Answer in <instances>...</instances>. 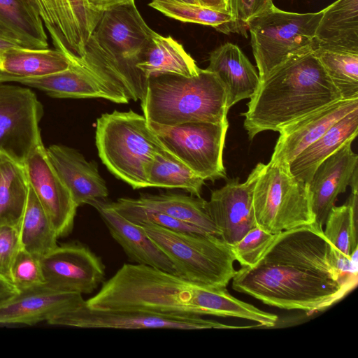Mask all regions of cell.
Wrapping results in <instances>:
<instances>
[{"instance_id":"1","label":"cell","mask_w":358,"mask_h":358,"mask_svg":"<svg viewBox=\"0 0 358 358\" xmlns=\"http://www.w3.org/2000/svg\"><path fill=\"white\" fill-rule=\"evenodd\" d=\"M357 284V261L339 255L316 222L283 231L259 260L232 278L236 291L308 314L336 303Z\"/></svg>"},{"instance_id":"2","label":"cell","mask_w":358,"mask_h":358,"mask_svg":"<svg viewBox=\"0 0 358 358\" xmlns=\"http://www.w3.org/2000/svg\"><path fill=\"white\" fill-rule=\"evenodd\" d=\"M342 99L313 50L291 56L273 69L248 103L244 128L250 140L279 131L300 117Z\"/></svg>"},{"instance_id":"3","label":"cell","mask_w":358,"mask_h":358,"mask_svg":"<svg viewBox=\"0 0 358 358\" xmlns=\"http://www.w3.org/2000/svg\"><path fill=\"white\" fill-rule=\"evenodd\" d=\"M150 266L126 264L93 296L92 309L139 310L162 315H208L212 289Z\"/></svg>"},{"instance_id":"4","label":"cell","mask_w":358,"mask_h":358,"mask_svg":"<svg viewBox=\"0 0 358 358\" xmlns=\"http://www.w3.org/2000/svg\"><path fill=\"white\" fill-rule=\"evenodd\" d=\"M141 103L148 122L159 124L228 122L225 89L217 76L206 69L192 76H150Z\"/></svg>"},{"instance_id":"5","label":"cell","mask_w":358,"mask_h":358,"mask_svg":"<svg viewBox=\"0 0 358 358\" xmlns=\"http://www.w3.org/2000/svg\"><path fill=\"white\" fill-rule=\"evenodd\" d=\"M95 143L102 163L134 189L148 187V172L164 148L144 115L129 110L102 114L96 120Z\"/></svg>"},{"instance_id":"6","label":"cell","mask_w":358,"mask_h":358,"mask_svg":"<svg viewBox=\"0 0 358 358\" xmlns=\"http://www.w3.org/2000/svg\"><path fill=\"white\" fill-rule=\"evenodd\" d=\"M173 264L176 275L207 288H224L236 273L235 257L219 236L138 224Z\"/></svg>"},{"instance_id":"7","label":"cell","mask_w":358,"mask_h":358,"mask_svg":"<svg viewBox=\"0 0 358 358\" xmlns=\"http://www.w3.org/2000/svg\"><path fill=\"white\" fill-rule=\"evenodd\" d=\"M253 208L257 225L273 234L315 222L309 185L294 176L287 164H263Z\"/></svg>"},{"instance_id":"8","label":"cell","mask_w":358,"mask_h":358,"mask_svg":"<svg viewBox=\"0 0 358 358\" xmlns=\"http://www.w3.org/2000/svg\"><path fill=\"white\" fill-rule=\"evenodd\" d=\"M323 10L298 13L275 5L247 24L260 80L294 55L313 50L314 37Z\"/></svg>"},{"instance_id":"9","label":"cell","mask_w":358,"mask_h":358,"mask_svg":"<svg viewBox=\"0 0 358 358\" xmlns=\"http://www.w3.org/2000/svg\"><path fill=\"white\" fill-rule=\"evenodd\" d=\"M148 124L162 146L204 180L227 178L223 151L228 122H189L174 126Z\"/></svg>"},{"instance_id":"10","label":"cell","mask_w":358,"mask_h":358,"mask_svg":"<svg viewBox=\"0 0 358 358\" xmlns=\"http://www.w3.org/2000/svg\"><path fill=\"white\" fill-rule=\"evenodd\" d=\"M69 60V67L64 71L13 82L41 90L54 98H100L117 103H129L130 99L113 83L91 42L87 43L83 57Z\"/></svg>"},{"instance_id":"11","label":"cell","mask_w":358,"mask_h":358,"mask_svg":"<svg viewBox=\"0 0 358 358\" xmlns=\"http://www.w3.org/2000/svg\"><path fill=\"white\" fill-rule=\"evenodd\" d=\"M48 323L85 329H175L201 330L210 329H249L250 326H234L200 315H174L139 310H108L92 309L85 303L80 307L61 314Z\"/></svg>"},{"instance_id":"12","label":"cell","mask_w":358,"mask_h":358,"mask_svg":"<svg viewBox=\"0 0 358 358\" xmlns=\"http://www.w3.org/2000/svg\"><path fill=\"white\" fill-rule=\"evenodd\" d=\"M43 106L29 88L0 83V149L23 162L42 143Z\"/></svg>"},{"instance_id":"13","label":"cell","mask_w":358,"mask_h":358,"mask_svg":"<svg viewBox=\"0 0 358 358\" xmlns=\"http://www.w3.org/2000/svg\"><path fill=\"white\" fill-rule=\"evenodd\" d=\"M57 50L69 58H81L102 15L87 0H29Z\"/></svg>"},{"instance_id":"14","label":"cell","mask_w":358,"mask_h":358,"mask_svg":"<svg viewBox=\"0 0 358 358\" xmlns=\"http://www.w3.org/2000/svg\"><path fill=\"white\" fill-rule=\"evenodd\" d=\"M41 263L45 283L60 291L91 294L104 281L101 259L79 243L57 245Z\"/></svg>"},{"instance_id":"15","label":"cell","mask_w":358,"mask_h":358,"mask_svg":"<svg viewBox=\"0 0 358 358\" xmlns=\"http://www.w3.org/2000/svg\"><path fill=\"white\" fill-rule=\"evenodd\" d=\"M263 163H258L243 182L233 178L212 192L206 201V210L220 232V238L229 245L238 241L257 227L253 208V191Z\"/></svg>"},{"instance_id":"16","label":"cell","mask_w":358,"mask_h":358,"mask_svg":"<svg viewBox=\"0 0 358 358\" xmlns=\"http://www.w3.org/2000/svg\"><path fill=\"white\" fill-rule=\"evenodd\" d=\"M28 182L51 220L59 238L73 230L78 206L50 163L43 142L23 161Z\"/></svg>"},{"instance_id":"17","label":"cell","mask_w":358,"mask_h":358,"mask_svg":"<svg viewBox=\"0 0 358 358\" xmlns=\"http://www.w3.org/2000/svg\"><path fill=\"white\" fill-rule=\"evenodd\" d=\"M155 32L131 2L103 12L92 36L115 58L136 66Z\"/></svg>"},{"instance_id":"18","label":"cell","mask_w":358,"mask_h":358,"mask_svg":"<svg viewBox=\"0 0 358 358\" xmlns=\"http://www.w3.org/2000/svg\"><path fill=\"white\" fill-rule=\"evenodd\" d=\"M81 294L63 292L43 283L22 289L0 305V324L33 325L76 309L85 303Z\"/></svg>"},{"instance_id":"19","label":"cell","mask_w":358,"mask_h":358,"mask_svg":"<svg viewBox=\"0 0 358 358\" xmlns=\"http://www.w3.org/2000/svg\"><path fill=\"white\" fill-rule=\"evenodd\" d=\"M358 108V99H340L318 108L282 127L271 160L289 164L336 122Z\"/></svg>"},{"instance_id":"20","label":"cell","mask_w":358,"mask_h":358,"mask_svg":"<svg viewBox=\"0 0 358 358\" xmlns=\"http://www.w3.org/2000/svg\"><path fill=\"white\" fill-rule=\"evenodd\" d=\"M355 138L347 141L315 171L309 185L315 222L324 225L338 194L344 193L358 170V155L352 149Z\"/></svg>"},{"instance_id":"21","label":"cell","mask_w":358,"mask_h":358,"mask_svg":"<svg viewBox=\"0 0 358 358\" xmlns=\"http://www.w3.org/2000/svg\"><path fill=\"white\" fill-rule=\"evenodd\" d=\"M46 152L78 207L106 201L108 189L95 162H88L78 150L63 145H52Z\"/></svg>"},{"instance_id":"22","label":"cell","mask_w":358,"mask_h":358,"mask_svg":"<svg viewBox=\"0 0 358 358\" xmlns=\"http://www.w3.org/2000/svg\"><path fill=\"white\" fill-rule=\"evenodd\" d=\"M92 206L97 210L111 236L130 260L176 274L171 262L141 226L122 217L106 201L95 202Z\"/></svg>"},{"instance_id":"23","label":"cell","mask_w":358,"mask_h":358,"mask_svg":"<svg viewBox=\"0 0 358 358\" xmlns=\"http://www.w3.org/2000/svg\"><path fill=\"white\" fill-rule=\"evenodd\" d=\"M207 70L214 73L227 94V109L238 101L250 99L260 79L255 66L235 44L226 43L210 53Z\"/></svg>"},{"instance_id":"24","label":"cell","mask_w":358,"mask_h":358,"mask_svg":"<svg viewBox=\"0 0 358 358\" xmlns=\"http://www.w3.org/2000/svg\"><path fill=\"white\" fill-rule=\"evenodd\" d=\"M358 53V0H337L323 9L314 49Z\"/></svg>"},{"instance_id":"25","label":"cell","mask_w":358,"mask_h":358,"mask_svg":"<svg viewBox=\"0 0 358 358\" xmlns=\"http://www.w3.org/2000/svg\"><path fill=\"white\" fill-rule=\"evenodd\" d=\"M358 133V108L336 122L289 164L292 174L309 183L318 166Z\"/></svg>"},{"instance_id":"26","label":"cell","mask_w":358,"mask_h":358,"mask_svg":"<svg viewBox=\"0 0 358 358\" xmlns=\"http://www.w3.org/2000/svg\"><path fill=\"white\" fill-rule=\"evenodd\" d=\"M69 66V59L57 49L11 48L0 55V83L50 75Z\"/></svg>"},{"instance_id":"27","label":"cell","mask_w":358,"mask_h":358,"mask_svg":"<svg viewBox=\"0 0 358 358\" xmlns=\"http://www.w3.org/2000/svg\"><path fill=\"white\" fill-rule=\"evenodd\" d=\"M136 66L147 78L160 74L192 76L201 70L182 45L170 36H164L157 32Z\"/></svg>"},{"instance_id":"28","label":"cell","mask_w":358,"mask_h":358,"mask_svg":"<svg viewBox=\"0 0 358 358\" xmlns=\"http://www.w3.org/2000/svg\"><path fill=\"white\" fill-rule=\"evenodd\" d=\"M0 31L25 48H48L43 23L29 0H0Z\"/></svg>"},{"instance_id":"29","label":"cell","mask_w":358,"mask_h":358,"mask_svg":"<svg viewBox=\"0 0 358 358\" xmlns=\"http://www.w3.org/2000/svg\"><path fill=\"white\" fill-rule=\"evenodd\" d=\"M28 192L23 162L0 149V226L20 227Z\"/></svg>"},{"instance_id":"30","label":"cell","mask_w":358,"mask_h":358,"mask_svg":"<svg viewBox=\"0 0 358 358\" xmlns=\"http://www.w3.org/2000/svg\"><path fill=\"white\" fill-rule=\"evenodd\" d=\"M137 201L145 207L194 225L206 233L220 236L206 210V201L201 197L178 194H143Z\"/></svg>"},{"instance_id":"31","label":"cell","mask_w":358,"mask_h":358,"mask_svg":"<svg viewBox=\"0 0 358 358\" xmlns=\"http://www.w3.org/2000/svg\"><path fill=\"white\" fill-rule=\"evenodd\" d=\"M58 238L51 220L29 185L27 204L20 225L21 248L42 257L58 245Z\"/></svg>"},{"instance_id":"32","label":"cell","mask_w":358,"mask_h":358,"mask_svg":"<svg viewBox=\"0 0 358 358\" xmlns=\"http://www.w3.org/2000/svg\"><path fill=\"white\" fill-rule=\"evenodd\" d=\"M148 187L181 189L201 197L205 180L165 148L158 152L148 172Z\"/></svg>"},{"instance_id":"33","label":"cell","mask_w":358,"mask_h":358,"mask_svg":"<svg viewBox=\"0 0 358 358\" xmlns=\"http://www.w3.org/2000/svg\"><path fill=\"white\" fill-rule=\"evenodd\" d=\"M358 202L347 201L330 210L323 233L337 252L347 258L357 249Z\"/></svg>"},{"instance_id":"34","label":"cell","mask_w":358,"mask_h":358,"mask_svg":"<svg viewBox=\"0 0 358 358\" xmlns=\"http://www.w3.org/2000/svg\"><path fill=\"white\" fill-rule=\"evenodd\" d=\"M342 99H358V53L314 49Z\"/></svg>"},{"instance_id":"35","label":"cell","mask_w":358,"mask_h":358,"mask_svg":"<svg viewBox=\"0 0 358 358\" xmlns=\"http://www.w3.org/2000/svg\"><path fill=\"white\" fill-rule=\"evenodd\" d=\"M148 6L169 17L183 22L211 26L215 29L232 21L229 11L215 10L174 0H152Z\"/></svg>"},{"instance_id":"36","label":"cell","mask_w":358,"mask_h":358,"mask_svg":"<svg viewBox=\"0 0 358 358\" xmlns=\"http://www.w3.org/2000/svg\"><path fill=\"white\" fill-rule=\"evenodd\" d=\"M109 204L122 217L136 224H152L174 231L206 233L194 225L145 207L141 204L137 199L119 198L116 201L110 202Z\"/></svg>"},{"instance_id":"37","label":"cell","mask_w":358,"mask_h":358,"mask_svg":"<svg viewBox=\"0 0 358 358\" xmlns=\"http://www.w3.org/2000/svg\"><path fill=\"white\" fill-rule=\"evenodd\" d=\"M275 236L257 226L229 246L241 267L250 266L259 260Z\"/></svg>"},{"instance_id":"38","label":"cell","mask_w":358,"mask_h":358,"mask_svg":"<svg viewBox=\"0 0 358 358\" xmlns=\"http://www.w3.org/2000/svg\"><path fill=\"white\" fill-rule=\"evenodd\" d=\"M273 5L272 0H229L232 21L215 29L226 34L236 33L248 37V22Z\"/></svg>"},{"instance_id":"39","label":"cell","mask_w":358,"mask_h":358,"mask_svg":"<svg viewBox=\"0 0 358 358\" xmlns=\"http://www.w3.org/2000/svg\"><path fill=\"white\" fill-rule=\"evenodd\" d=\"M10 275L11 284L17 291L45 283L41 257L21 248L13 260Z\"/></svg>"},{"instance_id":"40","label":"cell","mask_w":358,"mask_h":358,"mask_svg":"<svg viewBox=\"0 0 358 358\" xmlns=\"http://www.w3.org/2000/svg\"><path fill=\"white\" fill-rule=\"evenodd\" d=\"M21 248L20 227L0 226V278L11 283L13 260Z\"/></svg>"},{"instance_id":"41","label":"cell","mask_w":358,"mask_h":358,"mask_svg":"<svg viewBox=\"0 0 358 358\" xmlns=\"http://www.w3.org/2000/svg\"><path fill=\"white\" fill-rule=\"evenodd\" d=\"M87 1L92 10L103 13L113 7L134 2V0H87Z\"/></svg>"},{"instance_id":"42","label":"cell","mask_w":358,"mask_h":358,"mask_svg":"<svg viewBox=\"0 0 358 358\" xmlns=\"http://www.w3.org/2000/svg\"><path fill=\"white\" fill-rule=\"evenodd\" d=\"M203 7L218 10L229 11V0H196Z\"/></svg>"},{"instance_id":"43","label":"cell","mask_w":358,"mask_h":358,"mask_svg":"<svg viewBox=\"0 0 358 358\" xmlns=\"http://www.w3.org/2000/svg\"><path fill=\"white\" fill-rule=\"evenodd\" d=\"M15 48H24L18 41L0 31V55L6 50Z\"/></svg>"},{"instance_id":"44","label":"cell","mask_w":358,"mask_h":358,"mask_svg":"<svg viewBox=\"0 0 358 358\" xmlns=\"http://www.w3.org/2000/svg\"><path fill=\"white\" fill-rule=\"evenodd\" d=\"M180 2L199 5L196 0H174Z\"/></svg>"}]
</instances>
